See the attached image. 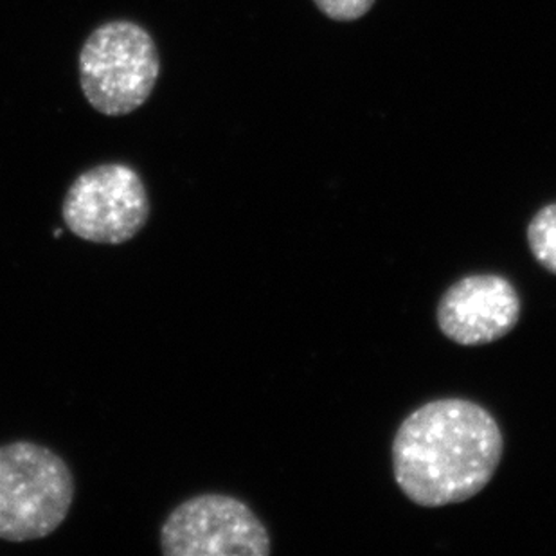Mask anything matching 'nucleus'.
Masks as SVG:
<instances>
[{
  "label": "nucleus",
  "instance_id": "nucleus-6",
  "mask_svg": "<svg viewBox=\"0 0 556 556\" xmlns=\"http://www.w3.org/2000/svg\"><path fill=\"white\" fill-rule=\"evenodd\" d=\"M441 333L462 346L498 341L520 317V298L508 279L495 274L468 276L452 285L438 305Z\"/></svg>",
  "mask_w": 556,
  "mask_h": 556
},
{
  "label": "nucleus",
  "instance_id": "nucleus-4",
  "mask_svg": "<svg viewBox=\"0 0 556 556\" xmlns=\"http://www.w3.org/2000/svg\"><path fill=\"white\" fill-rule=\"evenodd\" d=\"M150 211L141 175L128 164L106 163L74 179L63 199L62 218L85 242L123 245L144 229Z\"/></svg>",
  "mask_w": 556,
  "mask_h": 556
},
{
  "label": "nucleus",
  "instance_id": "nucleus-8",
  "mask_svg": "<svg viewBox=\"0 0 556 556\" xmlns=\"http://www.w3.org/2000/svg\"><path fill=\"white\" fill-rule=\"evenodd\" d=\"M320 13L337 22L363 18L377 0H314Z\"/></svg>",
  "mask_w": 556,
  "mask_h": 556
},
{
  "label": "nucleus",
  "instance_id": "nucleus-2",
  "mask_svg": "<svg viewBox=\"0 0 556 556\" xmlns=\"http://www.w3.org/2000/svg\"><path fill=\"white\" fill-rule=\"evenodd\" d=\"M73 470L33 441L0 446V539L38 541L59 530L73 506Z\"/></svg>",
  "mask_w": 556,
  "mask_h": 556
},
{
  "label": "nucleus",
  "instance_id": "nucleus-1",
  "mask_svg": "<svg viewBox=\"0 0 556 556\" xmlns=\"http://www.w3.org/2000/svg\"><path fill=\"white\" fill-rule=\"evenodd\" d=\"M503 432L470 400H434L405 418L393 441V473L405 497L426 508L472 498L494 478Z\"/></svg>",
  "mask_w": 556,
  "mask_h": 556
},
{
  "label": "nucleus",
  "instance_id": "nucleus-7",
  "mask_svg": "<svg viewBox=\"0 0 556 556\" xmlns=\"http://www.w3.org/2000/svg\"><path fill=\"white\" fill-rule=\"evenodd\" d=\"M528 243L536 262L556 274V204L542 207L528 226Z\"/></svg>",
  "mask_w": 556,
  "mask_h": 556
},
{
  "label": "nucleus",
  "instance_id": "nucleus-3",
  "mask_svg": "<svg viewBox=\"0 0 556 556\" xmlns=\"http://www.w3.org/2000/svg\"><path fill=\"white\" fill-rule=\"evenodd\" d=\"M161 74L157 46L137 22L96 27L79 53V85L94 111L128 116L152 96Z\"/></svg>",
  "mask_w": 556,
  "mask_h": 556
},
{
  "label": "nucleus",
  "instance_id": "nucleus-5",
  "mask_svg": "<svg viewBox=\"0 0 556 556\" xmlns=\"http://www.w3.org/2000/svg\"><path fill=\"white\" fill-rule=\"evenodd\" d=\"M164 556H267L270 535L240 498L202 494L188 498L161 528Z\"/></svg>",
  "mask_w": 556,
  "mask_h": 556
}]
</instances>
